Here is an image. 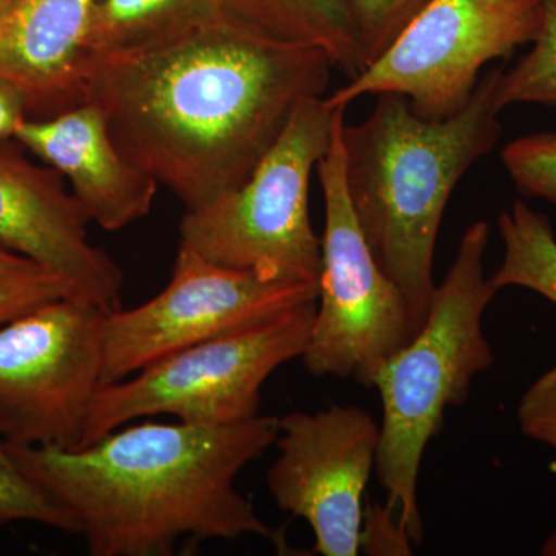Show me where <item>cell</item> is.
Wrapping results in <instances>:
<instances>
[{"mask_svg": "<svg viewBox=\"0 0 556 556\" xmlns=\"http://www.w3.org/2000/svg\"><path fill=\"white\" fill-rule=\"evenodd\" d=\"M503 70L482 76L450 118H420L405 98L386 93L362 123L342 126L348 199L376 262L404 295L415 336L437 289L434 249L450 197L503 131Z\"/></svg>", "mask_w": 556, "mask_h": 556, "instance_id": "cell-3", "label": "cell"}, {"mask_svg": "<svg viewBox=\"0 0 556 556\" xmlns=\"http://www.w3.org/2000/svg\"><path fill=\"white\" fill-rule=\"evenodd\" d=\"M9 2V0H0V9H2L5 3Z\"/></svg>", "mask_w": 556, "mask_h": 556, "instance_id": "cell-27", "label": "cell"}, {"mask_svg": "<svg viewBox=\"0 0 556 556\" xmlns=\"http://www.w3.org/2000/svg\"><path fill=\"white\" fill-rule=\"evenodd\" d=\"M504 244L503 262L490 285L495 291L525 288L556 306V237L551 218L515 201L497 219Z\"/></svg>", "mask_w": 556, "mask_h": 556, "instance_id": "cell-17", "label": "cell"}, {"mask_svg": "<svg viewBox=\"0 0 556 556\" xmlns=\"http://www.w3.org/2000/svg\"><path fill=\"white\" fill-rule=\"evenodd\" d=\"M541 555L556 556V533H552V535L544 541L543 547H541Z\"/></svg>", "mask_w": 556, "mask_h": 556, "instance_id": "cell-26", "label": "cell"}, {"mask_svg": "<svg viewBox=\"0 0 556 556\" xmlns=\"http://www.w3.org/2000/svg\"><path fill=\"white\" fill-rule=\"evenodd\" d=\"M25 119H28V110L21 91L0 79V142L14 139Z\"/></svg>", "mask_w": 556, "mask_h": 556, "instance_id": "cell-25", "label": "cell"}, {"mask_svg": "<svg viewBox=\"0 0 556 556\" xmlns=\"http://www.w3.org/2000/svg\"><path fill=\"white\" fill-rule=\"evenodd\" d=\"M541 20L540 0H430L379 58L325 101L348 108L367 94L391 93L420 118H450L466 108L489 62L536 39Z\"/></svg>", "mask_w": 556, "mask_h": 556, "instance_id": "cell-8", "label": "cell"}, {"mask_svg": "<svg viewBox=\"0 0 556 556\" xmlns=\"http://www.w3.org/2000/svg\"><path fill=\"white\" fill-rule=\"evenodd\" d=\"M108 314L64 298L0 327V433L9 444L79 447L104 386Z\"/></svg>", "mask_w": 556, "mask_h": 556, "instance_id": "cell-9", "label": "cell"}, {"mask_svg": "<svg viewBox=\"0 0 556 556\" xmlns=\"http://www.w3.org/2000/svg\"><path fill=\"white\" fill-rule=\"evenodd\" d=\"M317 295V285L228 268L179 243L160 294L105 316L102 379L130 378L177 351L316 302Z\"/></svg>", "mask_w": 556, "mask_h": 556, "instance_id": "cell-10", "label": "cell"}, {"mask_svg": "<svg viewBox=\"0 0 556 556\" xmlns=\"http://www.w3.org/2000/svg\"><path fill=\"white\" fill-rule=\"evenodd\" d=\"M334 115L325 97L300 102L239 189L185 212L181 244L217 265L318 287L321 239L311 223L309 185L331 142Z\"/></svg>", "mask_w": 556, "mask_h": 556, "instance_id": "cell-5", "label": "cell"}, {"mask_svg": "<svg viewBox=\"0 0 556 556\" xmlns=\"http://www.w3.org/2000/svg\"><path fill=\"white\" fill-rule=\"evenodd\" d=\"M277 437L278 417L258 415L230 426L121 427L75 450L7 445L75 517L91 556L189 554L206 541L247 535L288 555L283 532L263 521L236 485Z\"/></svg>", "mask_w": 556, "mask_h": 556, "instance_id": "cell-2", "label": "cell"}, {"mask_svg": "<svg viewBox=\"0 0 556 556\" xmlns=\"http://www.w3.org/2000/svg\"><path fill=\"white\" fill-rule=\"evenodd\" d=\"M412 544L393 508L387 503L368 507L362 526L361 552L368 555H412Z\"/></svg>", "mask_w": 556, "mask_h": 556, "instance_id": "cell-24", "label": "cell"}, {"mask_svg": "<svg viewBox=\"0 0 556 556\" xmlns=\"http://www.w3.org/2000/svg\"><path fill=\"white\" fill-rule=\"evenodd\" d=\"M94 0H9L0 9V79L24 97L28 118L86 102L83 62Z\"/></svg>", "mask_w": 556, "mask_h": 556, "instance_id": "cell-14", "label": "cell"}, {"mask_svg": "<svg viewBox=\"0 0 556 556\" xmlns=\"http://www.w3.org/2000/svg\"><path fill=\"white\" fill-rule=\"evenodd\" d=\"M316 311L317 300L104 383L91 401L78 448L144 416L170 415L197 426H230L258 416L266 380L305 353Z\"/></svg>", "mask_w": 556, "mask_h": 556, "instance_id": "cell-6", "label": "cell"}, {"mask_svg": "<svg viewBox=\"0 0 556 556\" xmlns=\"http://www.w3.org/2000/svg\"><path fill=\"white\" fill-rule=\"evenodd\" d=\"M501 159L519 192L556 204V134L515 139Z\"/></svg>", "mask_w": 556, "mask_h": 556, "instance_id": "cell-22", "label": "cell"}, {"mask_svg": "<svg viewBox=\"0 0 556 556\" xmlns=\"http://www.w3.org/2000/svg\"><path fill=\"white\" fill-rule=\"evenodd\" d=\"M540 33L533 49L515 65L503 70L497 83V104H543L556 108V0H540Z\"/></svg>", "mask_w": 556, "mask_h": 556, "instance_id": "cell-18", "label": "cell"}, {"mask_svg": "<svg viewBox=\"0 0 556 556\" xmlns=\"http://www.w3.org/2000/svg\"><path fill=\"white\" fill-rule=\"evenodd\" d=\"M489 239V223L468 226L422 327L372 380L382 404L376 473L413 544L424 540L417 486L428 442L442 430L447 408L463 405L475 378L495 364L482 328L496 295L485 277Z\"/></svg>", "mask_w": 556, "mask_h": 556, "instance_id": "cell-4", "label": "cell"}, {"mask_svg": "<svg viewBox=\"0 0 556 556\" xmlns=\"http://www.w3.org/2000/svg\"><path fill=\"white\" fill-rule=\"evenodd\" d=\"M219 5L268 38L324 51L348 79L367 67L345 0H219Z\"/></svg>", "mask_w": 556, "mask_h": 556, "instance_id": "cell-15", "label": "cell"}, {"mask_svg": "<svg viewBox=\"0 0 556 556\" xmlns=\"http://www.w3.org/2000/svg\"><path fill=\"white\" fill-rule=\"evenodd\" d=\"M428 2L430 0H345L367 67Z\"/></svg>", "mask_w": 556, "mask_h": 556, "instance_id": "cell-21", "label": "cell"}, {"mask_svg": "<svg viewBox=\"0 0 556 556\" xmlns=\"http://www.w3.org/2000/svg\"><path fill=\"white\" fill-rule=\"evenodd\" d=\"M336 108L331 142L317 164L325 197L321 273L313 331L302 361L314 378L372 388L380 367L415 338L407 303L369 249L348 199L342 126Z\"/></svg>", "mask_w": 556, "mask_h": 556, "instance_id": "cell-7", "label": "cell"}, {"mask_svg": "<svg viewBox=\"0 0 556 556\" xmlns=\"http://www.w3.org/2000/svg\"><path fill=\"white\" fill-rule=\"evenodd\" d=\"M13 141L0 142V244L56 270L76 298L121 309L123 269L91 243L86 211L60 172L31 163Z\"/></svg>", "mask_w": 556, "mask_h": 556, "instance_id": "cell-12", "label": "cell"}, {"mask_svg": "<svg viewBox=\"0 0 556 556\" xmlns=\"http://www.w3.org/2000/svg\"><path fill=\"white\" fill-rule=\"evenodd\" d=\"M332 62L218 11L134 49L86 54V101L121 153L195 211L239 189Z\"/></svg>", "mask_w": 556, "mask_h": 556, "instance_id": "cell-1", "label": "cell"}, {"mask_svg": "<svg viewBox=\"0 0 556 556\" xmlns=\"http://www.w3.org/2000/svg\"><path fill=\"white\" fill-rule=\"evenodd\" d=\"M16 521L79 533L75 517L22 470L0 433V527Z\"/></svg>", "mask_w": 556, "mask_h": 556, "instance_id": "cell-20", "label": "cell"}, {"mask_svg": "<svg viewBox=\"0 0 556 556\" xmlns=\"http://www.w3.org/2000/svg\"><path fill=\"white\" fill-rule=\"evenodd\" d=\"M379 444V424L354 405L278 417V457L266 481L278 508L313 529L314 554H361L364 493Z\"/></svg>", "mask_w": 556, "mask_h": 556, "instance_id": "cell-11", "label": "cell"}, {"mask_svg": "<svg viewBox=\"0 0 556 556\" xmlns=\"http://www.w3.org/2000/svg\"><path fill=\"white\" fill-rule=\"evenodd\" d=\"M222 10L219 0H94L86 54L144 46Z\"/></svg>", "mask_w": 556, "mask_h": 556, "instance_id": "cell-16", "label": "cell"}, {"mask_svg": "<svg viewBox=\"0 0 556 556\" xmlns=\"http://www.w3.org/2000/svg\"><path fill=\"white\" fill-rule=\"evenodd\" d=\"M518 422L527 438L556 450V364L522 394Z\"/></svg>", "mask_w": 556, "mask_h": 556, "instance_id": "cell-23", "label": "cell"}, {"mask_svg": "<svg viewBox=\"0 0 556 556\" xmlns=\"http://www.w3.org/2000/svg\"><path fill=\"white\" fill-rule=\"evenodd\" d=\"M64 298H76L67 278L0 244V327Z\"/></svg>", "mask_w": 556, "mask_h": 556, "instance_id": "cell-19", "label": "cell"}, {"mask_svg": "<svg viewBox=\"0 0 556 556\" xmlns=\"http://www.w3.org/2000/svg\"><path fill=\"white\" fill-rule=\"evenodd\" d=\"M14 141L60 172L90 223L102 229L127 228L152 211L159 182L121 153L91 102L50 118L25 119Z\"/></svg>", "mask_w": 556, "mask_h": 556, "instance_id": "cell-13", "label": "cell"}]
</instances>
